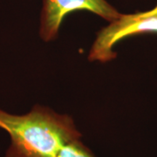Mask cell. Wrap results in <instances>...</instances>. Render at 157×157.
<instances>
[{"label": "cell", "mask_w": 157, "mask_h": 157, "mask_svg": "<svg viewBox=\"0 0 157 157\" xmlns=\"http://www.w3.org/2000/svg\"><path fill=\"white\" fill-rule=\"evenodd\" d=\"M0 128L11 139L6 157H57L63 147L81 136L70 116L41 106L22 115L0 109Z\"/></svg>", "instance_id": "1"}, {"label": "cell", "mask_w": 157, "mask_h": 157, "mask_svg": "<svg viewBox=\"0 0 157 157\" xmlns=\"http://www.w3.org/2000/svg\"><path fill=\"white\" fill-rule=\"evenodd\" d=\"M157 33V5L147 11L120 14L97 33L89 52V60L106 63L113 59V46L131 36Z\"/></svg>", "instance_id": "2"}, {"label": "cell", "mask_w": 157, "mask_h": 157, "mask_svg": "<svg viewBox=\"0 0 157 157\" xmlns=\"http://www.w3.org/2000/svg\"><path fill=\"white\" fill-rule=\"evenodd\" d=\"M78 11L94 13L109 22L121 14L106 0H44L40 15L41 39L45 41L55 39L65 17Z\"/></svg>", "instance_id": "3"}, {"label": "cell", "mask_w": 157, "mask_h": 157, "mask_svg": "<svg viewBox=\"0 0 157 157\" xmlns=\"http://www.w3.org/2000/svg\"><path fill=\"white\" fill-rule=\"evenodd\" d=\"M57 157H94L92 152L78 140L69 142L64 146Z\"/></svg>", "instance_id": "4"}]
</instances>
